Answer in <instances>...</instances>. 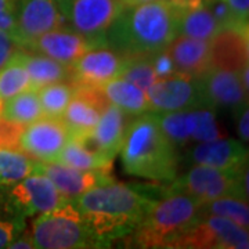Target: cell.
Segmentation results:
<instances>
[{
    "mask_svg": "<svg viewBox=\"0 0 249 249\" xmlns=\"http://www.w3.org/2000/svg\"><path fill=\"white\" fill-rule=\"evenodd\" d=\"M109 104L101 88L75 85L73 97L62 114V121L68 127L70 137L86 140L96 127L101 112Z\"/></svg>",
    "mask_w": 249,
    "mask_h": 249,
    "instance_id": "4fadbf2b",
    "label": "cell"
},
{
    "mask_svg": "<svg viewBox=\"0 0 249 249\" xmlns=\"http://www.w3.org/2000/svg\"><path fill=\"white\" fill-rule=\"evenodd\" d=\"M145 94L150 112L155 114L206 107L199 78L181 72L169 78L157 79L145 90Z\"/></svg>",
    "mask_w": 249,
    "mask_h": 249,
    "instance_id": "8fae6325",
    "label": "cell"
},
{
    "mask_svg": "<svg viewBox=\"0 0 249 249\" xmlns=\"http://www.w3.org/2000/svg\"><path fill=\"white\" fill-rule=\"evenodd\" d=\"M118 1L121 4V9H127V7H134V6H139L151 0H118Z\"/></svg>",
    "mask_w": 249,
    "mask_h": 249,
    "instance_id": "b9f144b4",
    "label": "cell"
},
{
    "mask_svg": "<svg viewBox=\"0 0 249 249\" xmlns=\"http://www.w3.org/2000/svg\"><path fill=\"white\" fill-rule=\"evenodd\" d=\"M29 231L37 249L96 248L88 226L71 199L54 211L37 214Z\"/></svg>",
    "mask_w": 249,
    "mask_h": 249,
    "instance_id": "8992f818",
    "label": "cell"
},
{
    "mask_svg": "<svg viewBox=\"0 0 249 249\" xmlns=\"http://www.w3.org/2000/svg\"><path fill=\"white\" fill-rule=\"evenodd\" d=\"M235 119H237V130L240 136L241 142H249V109L248 104L242 106L240 109H237L234 112Z\"/></svg>",
    "mask_w": 249,
    "mask_h": 249,
    "instance_id": "f35d334b",
    "label": "cell"
},
{
    "mask_svg": "<svg viewBox=\"0 0 249 249\" xmlns=\"http://www.w3.org/2000/svg\"><path fill=\"white\" fill-rule=\"evenodd\" d=\"M16 16L14 36L21 47L37 36L64 25L57 0H16Z\"/></svg>",
    "mask_w": 249,
    "mask_h": 249,
    "instance_id": "9a60e30c",
    "label": "cell"
},
{
    "mask_svg": "<svg viewBox=\"0 0 249 249\" xmlns=\"http://www.w3.org/2000/svg\"><path fill=\"white\" fill-rule=\"evenodd\" d=\"M70 139L62 118L42 116L27 124L19 139V151L37 162H52Z\"/></svg>",
    "mask_w": 249,
    "mask_h": 249,
    "instance_id": "7c38bea8",
    "label": "cell"
},
{
    "mask_svg": "<svg viewBox=\"0 0 249 249\" xmlns=\"http://www.w3.org/2000/svg\"><path fill=\"white\" fill-rule=\"evenodd\" d=\"M199 82L206 107L229 108L235 112L248 104V91L244 89L237 72L211 68Z\"/></svg>",
    "mask_w": 249,
    "mask_h": 249,
    "instance_id": "d6986e66",
    "label": "cell"
},
{
    "mask_svg": "<svg viewBox=\"0 0 249 249\" xmlns=\"http://www.w3.org/2000/svg\"><path fill=\"white\" fill-rule=\"evenodd\" d=\"M24 127V124L0 118V148L19 151V139Z\"/></svg>",
    "mask_w": 249,
    "mask_h": 249,
    "instance_id": "d6a6232c",
    "label": "cell"
},
{
    "mask_svg": "<svg viewBox=\"0 0 249 249\" xmlns=\"http://www.w3.org/2000/svg\"><path fill=\"white\" fill-rule=\"evenodd\" d=\"M6 208L13 219H27L50 212L68 202L45 175L34 173L9 186H0Z\"/></svg>",
    "mask_w": 249,
    "mask_h": 249,
    "instance_id": "52a82bcc",
    "label": "cell"
},
{
    "mask_svg": "<svg viewBox=\"0 0 249 249\" xmlns=\"http://www.w3.org/2000/svg\"><path fill=\"white\" fill-rule=\"evenodd\" d=\"M31 89V78L19 57V50L0 68V100H9Z\"/></svg>",
    "mask_w": 249,
    "mask_h": 249,
    "instance_id": "f1b7e54d",
    "label": "cell"
},
{
    "mask_svg": "<svg viewBox=\"0 0 249 249\" xmlns=\"http://www.w3.org/2000/svg\"><path fill=\"white\" fill-rule=\"evenodd\" d=\"M166 52L175 62L176 70L181 73L201 78L212 68L209 40L178 35L168 45Z\"/></svg>",
    "mask_w": 249,
    "mask_h": 249,
    "instance_id": "603a6c76",
    "label": "cell"
},
{
    "mask_svg": "<svg viewBox=\"0 0 249 249\" xmlns=\"http://www.w3.org/2000/svg\"><path fill=\"white\" fill-rule=\"evenodd\" d=\"M25 227V219H0V249L7 248L10 242L24 231Z\"/></svg>",
    "mask_w": 249,
    "mask_h": 249,
    "instance_id": "e575fe53",
    "label": "cell"
},
{
    "mask_svg": "<svg viewBox=\"0 0 249 249\" xmlns=\"http://www.w3.org/2000/svg\"><path fill=\"white\" fill-rule=\"evenodd\" d=\"M176 10L178 35L211 40L222 28L205 0H172Z\"/></svg>",
    "mask_w": 249,
    "mask_h": 249,
    "instance_id": "7402d4cb",
    "label": "cell"
},
{
    "mask_svg": "<svg viewBox=\"0 0 249 249\" xmlns=\"http://www.w3.org/2000/svg\"><path fill=\"white\" fill-rule=\"evenodd\" d=\"M42 116L45 115L39 101L37 90L31 89L18 93L14 97L6 100L0 114V118L11 122H17L24 126L35 122Z\"/></svg>",
    "mask_w": 249,
    "mask_h": 249,
    "instance_id": "4316f807",
    "label": "cell"
},
{
    "mask_svg": "<svg viewBox=\"0 0 249 249\" xmlns=\"http://www.w3.org/2000/svg\"><path fill=\"white\" fill-rule=\"evenodd\" d=\"M230 9L234 18L241 24H248L249 0H222Z\"/></svg>",
    "mask_w": 249,
    "mask_h": 249,
    "instance_id": "74e56055",
    "label": "cell"
},
{
    "mask_svg": "<svg viewBox=\"0 0 249 249\" xmlns=\"http://www.w3.org/2000/svg\"><path fill=\"white\" fill-rule=\"evenodd\" d=\"M35 173L49 178L57 190L68 199L78 196L85 191L115 181L107 170H80L58 162H37Z\"/></svg>",
    "mask_w": 249,
    "mask_h": 249,
    "instance_id": "ac0fdd59",
    "label": "cell"
},
{
    "mask_svg": "<svg viewBox=\"0 0 249 249\" xmlns=\"http://www.w3.org/2000/svg\"><path fill=\"white\" fill-rule=\"evenodd\" d=\"M162 196V186L111 181L72 198L88 226L96 248H108L124 238L148 213Z\"/></svg>",
    "mask_w": 249,
    "mask_h": 249,
    "instance_id": "6da1fadb",
    "label": "cell"
},
{
    "mask_svg": "<svg viewBox=\"0 0 249 249\" xmlns=\"http://www.w3.org/2000/svg\"><path fill=\"white\" fill-rule=\"evenodd\" d=\"M101 89L111 104H115L119 108H122L129 115L139 116L145 112H150L145 90L139 89L137 86H134L133 83L127 80L115 78L103 85Z\"/></svg>",
    "mask_w": 249,
    "mask_h": 249,
    "instance_id": "d4e9b609",
    "label": "cell"
},
{
    "mask_svg": "<svg viewBox=\"0 0 249 249\" xmlns=\"http://www.w3.org/2000/svg\"><path fill=\"white\" fill-rule=\"evenodd\" d=\"M37 160L18 150L0 148V186H9L34 175Z\"/></svg>",
    "mask_w": 249,
    "mask_h": 249,
    "instance_id": "83f0119b",
    "label": "cell"
},
{
    "mask_svg": "<svg viewBox=\"0 0 249 249\" xmlns=\"http://www.w3.org/2000/svg\"><path fill=\"white\" fill-rule=\"evenodd\" d=\"M162 132L176 148H184L193 142H202L220 137L214 109L198 107L175 112L157 114Z\"/></svg>",
    "mask_w": 249,
    "mask_h": 249,
    "instance_id": "30bf717a",
    "label": "cell"
},
{
    "mask_svg": "<svg viewBox=\"0 0 249 249\" xmlns=\"http://www.w3.org/2000/svg\"><path fill=\"white\" fill-rule=\"evenodd\" d=\"M133 118L134 116L124 112L122 108L115 104H109L101 112L93 132L83 142L101 157L114 160L122 148L127 126Z\"/></svg>",
    "mask_w": 249,
    "mask_h": 249,
    "instance_id": "ffe728a7",
    "label": "cell"
},
{
    "mask_svg": "<svg viewBox=\"0 0 249 249\" xmlns=\"http://www.w3.org/2000/svg\"><path fill=\"white\" fill-rule=\"evenodd\" d=\"M54 162H58L62 165L71 166L75 169L80 170H107L111 172L112 169V162L104 157H101L98 152H96L93 148L83 140L70 137L62 150L58 152L57 158Z\"/></svg>",
    "mask_w": 249,
    "mask_h": 249,
    "instance_id": "484cf974",
    "label": "cell"
},
{
    "mask_svg": "<svg viewBox=\"0 0 249 249\" xmlns=\"http://www.w3.org/2000/svg\"><path fill=\"white\" fill-rule=\"evenodd\" d=\"M238 78H240L244 89L247 90V91H249V64L248 65H245V67L238 72Z\"/></svg>",
    "mask_w": 249,
    "mask_h": 249,
    "instance_id": "60d3db41",
    "label": "cell"
},
{
    "mask_svg": "<svg viewBox=\"0 0 249 249\" xmlns=\"http://www.w3.org/2000/svg\"><path fill=\"white\" fill-rule=\"evenodd\" d=\"M75 85L71 80H62L46 85L37 90L43 115L50 118H62L65 108L73 97Z\"/></svg>",
    "mask_w": 249,
    "mask_h": 249,
    "instance_id": "f546056e",
    "label": "cell"
},
{
    "mask_svg": "<svg viewBox=\"0 0 249 249\" xmlns=\"http://www.w3.org/2000/svg\"><path fill=\"white\" fill-rule=\"evenodd\" d=\"M16 24V0H0V29L14 35Z\"/></svg>",
    "mask_w": 249,
    "mask_h": 249,
    "instance_id": "d590c367",
    "label": "cell"
},
{
    "mask_svg": "<svg viewBox=\"0 0 249 249\" xmlns=\"http://www.w3.org/2000/svg\"><path fill=\"white\" fill-rule=\"evenodd\" d=\"M201 213V202L180 193H163L155 201L142 223L124 238V248L160 249L170 245L196 222Z\"/></svg>",
    "mask_w": 249,
    "mask_h": 249,
    "instance_id": "277c9868",
    "label": "cell"
},
{
    "mask_svg": "<svg viewBox=\"0 0 249 249\" xmlns=\"http://www.w3.org/2000/svg\"><path fill=\"white\" fill-rule=\"evenodd\" d=\"M124 172L154 181H172L180 165L178 148L162 132L157 114L134 116L121 148Z\"/></svg>",
    "mask_w": 249,
    "mask_h": 249,
    "instance_id": "3957f363",
    "label": "cell"
},
{
    "mask_svg": "<svg viewBox=\"0 0 249 249\" xmlns=\"http://www.w3.org/2000/svg\"><path fill=\"white\" fill-rule=\"evenodd\" d=\"M96 47L90 39L65 25L54 28L22 46L28 52L43 54L67 65H71L86 52Z\"/></svg>",
    "mask_w": 249,
    "mask_h": 249,
    "instance_id": "2e32d148",
    "label": "cell"
},
{
    "mask_svg": "<svg viewBox=\"0 0 249 249\" xmlns=\"http://www.w3.org/2000/svg\"><path fill=\"white\" fill-rule=\"evenodd\" d=\"M1 108H3V100H0V114H1Z\"/></svg>",
    "mask_w": 249,
    "mask_h": 249,
    "instance_id": "7bdbcfd3",
    "label": "cell"
},
{
    "mask_svg": "<svg viewBox=\"0 0 249 249\" xmlns=\"http://www.w3.org/2000/svg\"><path fill=\"white\" fill-rule=\"evenodd\" d=\"M64 25L90 39L97 47L121 11L118 0H57Z\"/></svg>",
    "mask_w": 249,
    "mask_h": 249,
    "instance_id": "9c48e42d",
    "label": "cell"
},
{
    "mask_svg": "<svg viewBox=\"0 0 249 249\" xmlns=\"http://www.w3.org/2000/svg\"><path fill=\"white\" fill-rule=\"evenodd\" d=\"M150 62H151L152 68L155 71L157 79H163V78H169L172 75L178 73V70L175 67V62L170 58L169 53L166 52V49L152 53L148 55Z\"/></svg>",
    "mask_w": 249,
    "mask_h": 249,
    "instance_id": "836d02e7",
    "label": "cell"
},
{
    "mask_svg": "<svg viewBox=\"0 0 249 249\" xmlns=\"http://www.w3.org/2000/svg\"><path fill=\"white\" fill-rule=\"evenodd\" d=\"M249 25L222 27L209 40L212 68L238 72L249 64Z\"/></svg>",
    "mask_w": 249,
    "mask_h": 249,
    "instance_id": "e0dca14e",
    "label": "cell"
},
{
    "mask_svg": "<svg viewBox=\"0 0 249 249\" xmlns=\"http://www.w3.org/2000/svg\"><path fill=\"white\" fill-rule=\"evenodd\" d=\"M178 36L172 0H151L122 9L108 27L104 45L124 57L150 55L166 49Z\"/></svg>",
    "mask_w": 249,
    "mask_h": 249,
    "instance_id": "7a4b0ae2",
    "label": "cell"
},
{
    "mask_svg": "<svg viewBox=\"0 0 249 249\" xmlns=\"http://www.w3.org/2000/svg\"><path fill=\"white\" fill-rule=\"evenodd\" d=\"M247 229L217 214L201 213L169 249H248Z\"/></svg>",
    "mask_w": 249,
    "mask_h": 249,
    "instance_id": "ba28073f",
    "label": "cell"
},
{
    "mask_svg": "<svg viewBox=\"0 0 249 249\" xmlns=\"http://www.w3.org/2000/svg\"><path fill=\"white\" fill-rule=\"evenodd\" d=\"M19 49H22V47L16 39V36L7 31L0 29V68L9 61Z\"/></svg>",
    "mask_w": 249,
    "mask_h": 249,
    "instance_id": "8d00e7d4",
    "label": "cell"
},
{
    "mask_svg": "<svg viewBox=\"0 0 249 249\" xmlns=\"http://www.w3.org/2000/svg\"><path fill=\"white\" fill-rule=\"evenodd\" d=\"M188 160L194 165L240 169L248 165V150L242 142L219 137L209 142H196L188 152Z\"/></svg>",
    "mask_w": 249,
    "mask_h": 249,
    "instance_id": "44dd1931",
    "label": "cell"
},
{
    "mask_svg": "<svg viewBox=\"0 0 249 249\" xmlns=\"http://www.w3.org/2000/svg\"><path fill=\"white\" fill-rule=\"evenodd\" d=\"M7 248L10 249H34L35 248V245H34V240H32V235H31V231H29L27 227H25V229H24V231L21 232L18 237H16L14 240L10 242Z\"/></svg>",
    "mask_w": 249,
    "mask_h": 249,
    "instance_id": "ab89813d",
    "label": "cell"
},
{
    "mask_svg": "<svg viewBox=\"0 0 249 249\" xmlns=\"http://www.w3.org/2000/svg\"><path fill=\"white\" fill-rule=\"evenodd\" d=\"M19 57L31 78V90H39L46 85L71 79V67L43 54L19 49Z\"/></svg>",
    "mask_w": 249,
    "mask_h": 249,
    "instance_id": "cb8c5ba5",
    "label": "cell"
},
{
    "mask_svg": "<svg viewBox=\"0 0 249 249\" xmlns=\"http://www.w3.org/2000/svg\"><path fill=\"white\" fill-rule=\"evenodd\" d=\"M126 57L109 47H96L79 57L71 65V82L75 85L101 88L119 78Z\"/></svg>",
    "mask_w": 249,
    "mask_h": 249,
    "instance_id": "5bb4252c",
    "label": "cell"
},
{
    "mask_svg": "<svg viewBox=\"0 0 249 249\" xmlns=\"http://www.w3.org/2000/svg\"><path fill=\"white\" fill-rule=\"evenodd\" d=\"M119 78L133 83L139 89L147 90L157 80V75L148 55H132L126 57Z\"/></svg>",
    "mask_w": 249,
    "mask_h": 249,
    "instance_id": "1f68e13d",
    "label": "cell"
},
{
    "mask_svg": "<svg viewBox=\"0 0 249 249\" xmlns=\"http://www.w3.org/2000/svg\"><path fill=\"white\" fill-rule=\"evenodd\" d=\"M248 165L240 169H220L194 165L181 176H176L163 193H180L196 198L201 204L224 196H235L248 201Z\"/></svg>",
    "mask_w": 249,
    "mask_h": 249,
    "instance_id": "5b68a950",
    "label": "cell"
},
{
    "mask_svg": "<svg viewBox=\"0 0 249 249\" xmlns=\"http://www.w3.org/2000/svg\"><path fill=\"white\" fill-rule=\"evenodd\" d=\"M201 211L204 213L217 214L231 220L242 229L248 230L249 226V209L248 201H244L235 196H224L213 201H208L201 204Z\"/></svg>",
    "mask_w": 249,
    "mask_h": 249,
    "instance_id": "4dcf8cb0",
    "label": "cell"
}]
</instances>
